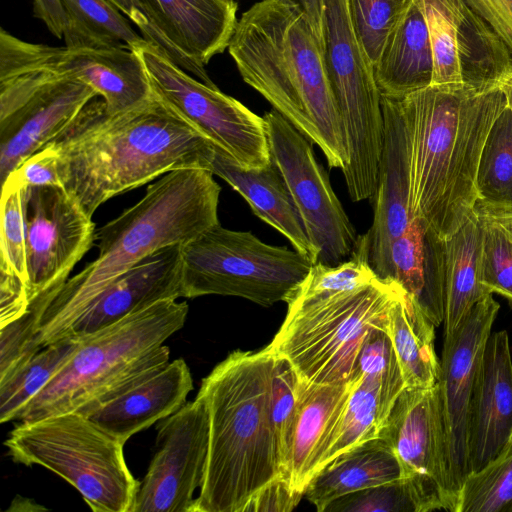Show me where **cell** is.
Here are the masks:
<instances>
[{"label":"cell","instance_id":"cell-1","mask_svg":"<svg viewBox=\"0 0 512 512\" xmlns=\"http://www.w3.org/2000/svg\"><path fill=\"white\" fill-rule=\"evenodd\" d=\"M274 354L236 350L202 380L209 453L193 512L291 511L301 496L283 478L272 420Z\"/></svg>","mask_w":512,"mask_h":512},{"label":"cell","instance_id":"cell-2","mask_svg":"<svg viewBox=\"0 0 512 512\" xmlns=\"http://www.w3.org/2000/svg\"><path fill=\"white\" fill-rule=\"evenodd\" d=\"M48 146L56 155L60 187L90 217L109 199L171 171L209 170L215 149L154 94L114 115L103 100L93 99Z\"/></svg>","mask_w":512,"mask_h":512},{"label":"cell","instance_id":"cell-3","mask_svg":"<svg viewBox=\"0 0 512 512\" xmlns=\"http://www.w3.org/2000/svg\"><path fill=\"white\" fill-rule=\"evenodd\" d=\"M399 99L410 141L411 213L445 240L475 213L482 150L507 97L502 86L431 85Z\"/></svg>","mask_w":512,"mask_h":512},{"label":"cell","instance_id":"cell-4","mask_svg":"<svg viewBox=\"0 0 512 512\" xmlns=\"http://www.w3.org/2000/svg\"><path fill=\"white\" fill-rule=\"evenodd\" d=\"M228 51L244 82L316 144L330 168L342 170L348 161L342 119L322 44L300 4L255 3L237 21Z\"/></svg>","mask_w":512,"mask_h":512},{"label":"cell","instance_id":"cell-5","mask_svg":"<svg viewBox=\"0 0 512 512\" xmlns=\"http://www.w3.org/2000/svg\"><path fill=\"white\" fill-rule=\"evenodd\" d=\"M213 175L202 168L171 171L150 184L136 204L96 230L97 258L65 282L43 314V346L64 338L88 305L141 260L220 224L221 187Z\"/></svg>","mask_w":512,"mask_h":512},{"label":"cell","instance_id":"cell-6","mask_svg":"<svg viewBox=\"0 0 512 512\" xmlns=\"http://www.w3.org/2000/svg\"><path fill=\"white\" fill-rule=\"evenodd\" d=\"M186 302L159 301L91 335L67 364L25 405L17 420L75 412L170 361L163 343L181 329Z\"/></svg>","mask_w":512,"mask_h":512},{"label":"cell","instance_id":"cell-7","mask_svg":"<svg viewBox=\"0 0 512 512\" xmlns=\"http://www.w3.org/2000/svg\"><path fill=\"white\" fill-rule=\"evenodd\" d=\"M404 288L376 278L353 290L287 303L286 317L267 348L287 359L313 384L353 380L367 334L388 325V313Z\"/></svg>","mask_w":512,"mask_h":512},{"label":"cell","instance_id":"cell-8","mask_svg":"<svg viewBox=\"0 0 512 512\" xmlns=\"http://www.w3.org/2000/svg\"><path fill=\"white\" fill-rule=\"evenodd\" d=\"M14 462L40 465L70 483L94 512H130L140 482L119 440L78 412L15 426L4 442Z\"/></svg>","mask_w":512,"mask_h":512},{"label":"cell","instance_id":"cell-9","mask_svg":"<svg viewBox=\"0 0 512 512\" xmlns=\"http://www.w3.org/2000/svg\"><path fill=\"white\" fill-rule=\"evenodd\" d=\"M313 264L296 250L218 224L181 246V297L237 296L264 307L287 303Z\"/></svg>","mask_w":512,"mask_h":512},{"label":"cell","instance_id":"cell-10","mask_svg":"<svg viewBox=\"0 0 512 512\" xmlns=\"http://www.w3.org/2000/svg\"><path fill=\"white\" fill-rule=\"evenodd\" d=\"M323 54L342 119L348 161L342 169L352 201L373 198L384 141L381 94L347 0H323Z\"/></svg>","mask_w":512,"mask_h":512},{"label":"cell","instance_id":"cell-11","mask_svg":"<svg viewBox=\"0 0 512 512\" xmlns=\"http://www.w3.org/2000/svg\"><path fill=\"white\" fill-rule=\"evenodd\" d=\"M153 94L245 169L270 163L264 118L235 98L190 76L157 47L134 49Z\"/></svg>","mask_w":512,"mask_h":512},{"label":"cell","instance_id":"cell-12","mask_svg":"<svg viewBox=\"0 0 512 512\" xmlns=\"http://www.w3.org/2000/svg\"><path fill=\"white\" fill-rule=\"evenodd\" d=\"M263 118L270 159L281 172L318 251L317 262L339 264L350 256L358 236L315 157L313 143L276 110Z\"/></svg>","mask_w":512,"mask_h":512},{"label":"cell","instance_id":"cell-13","mask_svg":"<svg viewBox=\"0 0 512 512\" xmlns=\"http://www.w3.org/2000/svg\"><path fill=\"white\" fill-rule=\"evenodd\" d=\"M432 55V85L501 87L512 77V51L465 0H420Z\"/></svg>","mask_w":512,"mask_h":512},{"label":"cell","instance_id":"cell-14","mask_svg":"<svg viewBox=\"0 0 512 512\" xmlns=\"http://www.w3.org/2000/svg\"><path fill=\"white\" fill-rule=\"evenodd\" d=\"M210 423L196 396L157 425L156 451L130 512H193L194 492L204 481Z\"/></svg>","mask_w":512,"mask_h":512},{"label":"cell","instance_id":"cell-15","mask_svg":"<svg viewBox=\"0 0 512 512\" xmlns=\"http://www.w3.org/2000/svg\"><path fill=\"white\" fill-rule=\"evenodd\" d=\"M488 294L477 302L449 337L439 362L437 387L442 410L449 487L454 499L470 473L469 414L477 372L499 311Z\"/></svg>","mask_w":512,"mask_h":512},{"label":"cell","instance_id":"cell-16","mask_svg":"<svg viewBox=\"0 0 512 512\" xmlns=\"http://www.w3.org/2000/svg\"><path fill=\"white\" fill-rule=\"evenodd\" d=\"M29 300L59 289L95 242V224L60 186L26 187Z\"/></svg>","mask_w":512,"mask_h":512},{"label":"cell","instance_id":"cell-17","mask_svg":"<svg viewBox=\"0 0 512 512\" xmlns=\"http://www.w3.org/2000/svg\"><path fill=\"white\" fill-rule=\"evenodd\" d=\"M429 511L454 512L438 387H405L380 431Z\"/></svg>","mask_w":512,"mask_h":512},{"label":"cell","instance_id":"cell-18","mask_svg":"<svg viewBox=\"0 0 512 512\" xmlns=\"http://www.w3.org/2000/svg\"><path fill=\"white\" fill-rule=\"evenodd\" d=\"M147 20L146 41L171 61L215 86L204 66L228 48L237 24L235 0H135Z\"/></svg>","mask_w":512,"mask_h":512},{"label":"cell","instance_id":"cell-19","mask_svg":"<svg viewBox=\"0 0 512 512\" xmlns=\"http://www.w3.org/2000/svg\"><path fill=\"white\" fill-rule=\"evenodd\" d=\"M384 141L373 195L374 215L366 237L369 264L392 279L391 248L414 218L410 207V141L399 98L381 95Z\"/></svg>","mask_w":512,"mask_h":512},{"label":"cell","instance_id":"cell-20","mask_svg":"<svg viewBox=\"0 0 512 512\" xmlns=\"http://www.w3.org/2000/svg\"><path fill=\"white\" fill-rule=\"evenodd\" d=\"M98 94L76 78L49 82L0 117L1 184L28 157L60 137Z\"/></svg>","mask_w":512,"mask_h":512},{"label":"cell","instance_id":"cell-21","mask_svg":"<svg viewBox=\"0 0 512 512\" xmlns=\"http://www.w3.org/2000/svg\"><path fill=\"white\" fill-rule=\"evenodd\" d=\"M192 389L190 369L179 358L75 412L125 444L134 434L179 410Z\"/></svg>","mask_w":512,"mask_h":512},{"label":"cell","instance_id":"cell-22","mask_svg":"<svg viewBox=\"0 0 512 512\" xmlns=\"http://www.w3.org/2000/svg\"><path fill=\"white\" fill-rule=\"evenodd\" d=\"M181 246L161 249L100 293L64 337H85L159 301L181 297Z\"/></svg>","mask_w":512,"mask_h":512},{"label":"cell","instance_id":"cell-23","mask_svg":"<svg viewBox=\"0 0 512 512\" xmlns=\"http://www.w3.org/2000/svg\"><path fill=\"white\" fill-rule=\"evenodd\" d=\"M512 434V356L507 331L491 332L469 414L470 472L495 458Z\"/></svg>","mask_w":512,"mask_h":512},{"label":"cell","instance_id":"cell-24","mask_svg":"<svg viewBox=\"0 0 512 512\" xmlns=\"http://www.w3.org/2000/svg\"><path fill=\"white\" fill-rule=\"evenodd\" d=\"M357 378L343 384H313L300 378L298 417L290 462V488L304 496L335 438Z\"/></svg>","mask_w":512,"mask_h":512},{"label":"cell","instance_id":"cell-25","mask_svg":"<svg viewBox=\"0 0 512 512\" xmlns=\"http://www.w3.org/2000/svg\"><path fill=\"white\" fill-rule=\"evenodd\" d=\"M209 170L237 191L253 213L285 236L296 251L313 263L318 261V251L306 233L281 172L271 159L263 168L245 169L215 146Z\"/></svg>","mask_w":512,"mask_h":512},{"label":"cell","instance_id":"cell-26","mask_svg":"<svg viewBox=\"0 0 512 512\" xmlns=\"http://www.w3.org/2000/svg\"><path fill=\"white\" fill-rule=\"evenodd\" d=\"M59 68L93 88L107 114L128 110L153 95L145 67L137 53L126 47L61 48Z\"/></svg>","mask_w":512,"mask_h":512},{"label":"cell","instance_id":"cell-27","mask_svg":"<svg viewBox=\"0 0 512 512\" xmlns=\"http://www.w3.org/2000/svg\"><path fill=\"white\" fill-rule=\"evenodd\" d=\"M383 96L401 98L432 85L433 55L420 0H413L373 66Z\"/></svg>","mask_w":512,"mask_h":512},{"label":"cell","instance_id":"cell-28","mask_svg":"<svg viewBox=\"0 0 512 512\" xmlns=\"http://www.w3.org/2000/svg\"><path fill=\"white\" fill-rule=\"evenodd\" d=\"M441 242L414 217L391 248L392 279L436 327L444 321Z\"/></svg>","mask_w":512,"mask_h":512},{"label":"cell","instance_id":"cell-29","mask_svg":"<svg viewBox=\"0 0 512 512\" xmlns=\"http://www.w3.org/2000/svg\"><path fill=\"white\" fill-rule=\"evenodd\" d=\"M483 218L474 213L441 242L444 338L451 336L488 293L481 282Z\"/></svg>","mask_w":512,"mask_h":512},{"label":"cell","instance_id":"cell-30","mask_svg":"<svg viewBox=\"0 0 512 512\" xmlns=\"http://www.w3.org/2000/svg\"><path fill=\"white\" fill-rule=\"evenodd\" d=\"M401 478L399 461L381 437L366 441L327 463L310 481L304 496L317 509L346 494Z\"/></svg>","mask_w":512,"mask_h":512},{"label":"cell","instance_id":"cell-31","mask_svg":"<svg viewBox=\"0 0 512 512\" xmlns=\"http://www.w3.org/2000/svg\"><path fill=\"white\" fill-rule=\"evenodd\" d=\"M435 327L403 290L389 310L387 329L406 387L428 388L437 383L439 361L434 347Z\"/></svg>","mask_w":512,"mask_h":512},{"label":"cell","instance_id":"cell-32","mask_svg":"<svg viewBox=\"0 0 512 512\" xmlns=\"http://www.w3.org/2000/svg\"><path fill=\"white\" fill-rule=\"evenodd\" d=\"M65 12L63 38L70 49L126 47L148 41L110 0H61Z\"/></svg>","mask_w":512,"mask_h":512},{"label":"cell","instance_id":"cell-33","mask_svg":"<svg viewBox=\"0 0 512 512\" xmlns=\"http://www.w3.org/2000/svg\"><path fill=\"white\" fill-rule=\"evenodd\" d=\"M474 212L512 215V109L507 104L486 138L476 178Z\"/></svg>","mask_w":512,"mask_h":512},{"label":"cell","instance_id":"cell-34","mask_svg":"<svg viewBox=\"0 0 512 512\" xmlns=\"http://www.w3.org/2000/svg\"><path fill=\"white\" fill-rule=\"evenodd\" d=\"M391 409L377 379L357 377L335 438L320 470L340 454L379 437Z\"/></svg>","mask_w":512,"mask_h":512},{"label":"cell","instance_id":"cell-35","mask_svg":"<svg viewBox=\"0 0 512 512\" xmlns=\"http://www.w3.org/2000/svg\"><path fill=\"white\" fill-rule=\"evenodd\" d=\"M81 338L64 337L44 346L17 373L0 384V422L17 420L25 405L67 364Z\"/></svg>","mask_w":512,"mask_h":512},{"label":"cell","instance_id":"cell-36","mask_svg":"<svg viewBox=\"0 0 512 512\" xmlns=\"http://www.w3.org/2000/svg\"><path fill=\"white\" fill-rule=\"evenodd\" d=\"M454 512H512V434L495 458L465 477Z\"/></svg>","mask_w":512,"mask_h":512},{"label":"cell","instance_id":"cell-37","mask_svg":"<svg viewBox=\"0 0 512 512\" xmlns=\"http://www.w3.org/2000/svg\"><path fill=\"white\" fill-rule=\"evenodd\" d=\"M377 278L368 261L365 235L357 237L349 259L337 265L314 263L287 303L323 298L356 289Z\"/></svg>","mask_w":512,"mask_h":512},{"label":"cell","instance_id":"cell-38","mask_svg":"<svg viewBox=\"0 0 512 512\" xmlns=\"http://www.w3.org/2000/svg\"><path fill=\"white\" fill-rule=\"evenodd\" d=\"M57 290L45 292L30 301L27 311L0 327V384L17 373L44 346L40 322Z\"/></svg>","mask_w":512,"mask_h":512},{"label":"cell","instance_id":"cell-39","mask_svg":"<svg viewBox=\"0 0 512 512\" xmlns=\"http://www.w3.org/2000/svg\"><path fill=\"white\" fill-rule=\"evenodd\" d=\"M274 356L271 401L272 420L276 435L280 469L284 480L290 487V462L298 417L300 377L287 359L275 354Z\"/></svg>","mask_w":512,"mask_h":512},{"label":"cell","instance_id":"cell-40","mask_svg":"<svg viewBox=\"0 0 512 512\" xmlns=\"http://www.w3.org/2000/svg\"><path fill=\"white\" fill-rule=\"evenodd\" d=\"M1 188L0 274L18 277L27 283V188L13 183H4Z\"/></svg>","mask_w":512,"mask_h":512},{"label":"cell","instance_id":"cell-41","mask_svg":"<svg viewBox=\"0 0 512 512\" xmlns=\"http://www.w3.org/2000/svg\"><path fill=\"white\" fill-rule=\"evenodd\" d=\"M413 0H347L352 26L372 66Z\"/></svg>","mask_w":512,"mask_h":512},{"label":"cell","instance_id":"cell-42","mask_svg":"<svg viewBox=\"0 0 512 512\" xmlns=\"http://www.w3.org/2000/svg\"><path fill=\"white\" fill-rule=\"evenodd\" d=\"M324 512H429L415 486L399 478L332 501Z\"/></svg>","mask_w":512,"mask_h":512},{"label":"cell","instance_id":"cell-43","mask_svg":"<svg viewBox=\"0 0 512 512\" xmlns=\"http://www.w3.org/2000/svg\"><path fill=\"white\" fill-rule=\"evenodd\" d=\"M387 326L376 327L367 334L358 355L354 378L367 376L377 379L386 402L392 408L406 386Z\"/></svg>","mask_w":512,"mask_h":512},{"label":"cell","instance_id":"cell-44","mask_svg":"<svg viewBox=\"0 0 512 512\" xmlns=\"http://www.w3.org/2000/svg\"><path fill=\"white\" fill-rule=\"evenodd\" d=\"M482 218V285L488 293H497L512 305V240L493 220Z\"/></svg>","mask_w":512,"mask_h":512},{"label":"cell","instance_id":"cell-45","mask_svg":"<svg viewBox=\"0 0 512 512\" xmlns=\"http://www.w3.org/2000/svg\"><path fill=\"white\" fill-rule=\"evenodd\" d=\"M4 183H13L22 187L60 186L56 155L52 148L47 145L28 157Z\"/></svg>","mask_w":512,"mask_h":512},{"label":"cell","instance_id":"cell-46","mask_svg":"<svg viewBox=\"0 0 512 512\" xmlns=\"http://www.w3.org/2000/svg\"><path fill=\"white\" fill-rule=\"evenodd\" d=\"M501 36L512 51V0H465Z\"/></svg>","mask_w":512,"mask_h":512},{"label":"cell","instance_id":"cell-47","mask_svg":"<svg viewBox=\"0 0 512 512\" xmlns=\"http://www.w3.org/2000/svg\"><path fill=\"white\" fill-rule=\"evenodd\" d=\"M35 17L57 38H63L65 12L61 0H32Z\"/></svg>","mask_w":512,"mask_h":512},{"label":"cell","instance_id":"cell-48","mask_svg":"<svg viewBox=\"0 0 512 512\" xmlns=\"http://www.w3.org/2000/svg\"><path fill=\"white\" fill-rule=\"evenodd\" d=\"M297 2L306 12L316 36L323 45V0H298Z\"/></svg>","mask_w":512,"mask_h":512},{"label":"cell","instance_id":"cell-49","mask_svg":"<svg viewBox=\"0 0 512 512\" xmlns=\"http://www.w3.org/2000/svg\"><path fill=\"white\" fill-rule=\"evenodd\" d=\"M138 28L147 23L135 0H110Z\"/></svg>","mask_w":512,"mask_h":512},{"label":"cell","instance_id":"cell-50","mask_svg":"<svg viewBox=\"0 0 512 512\" xmlns=\"http://www.w3.org/2000/svg\"><path fill=\"white\" fill-rule=\"evenodd\" d=\"M488 218L497 223L512 240V215H501Z\"/></svg>","mask_w":512,"mask_h":512},{"label":"cell","instance_id":"cell-51","mask_svg":"<svg viewBox=\"0 0 512 512\" xmlns=\"http://www.w3.org/2000/svg\"><path fill=\"white\" fill-rule=\"evenodd\" d=\"M502 89L506 94L508 105L512 109V77L502 84Z\"/></svg>","mask_w":512,"mask_h":512}]
</instances>
